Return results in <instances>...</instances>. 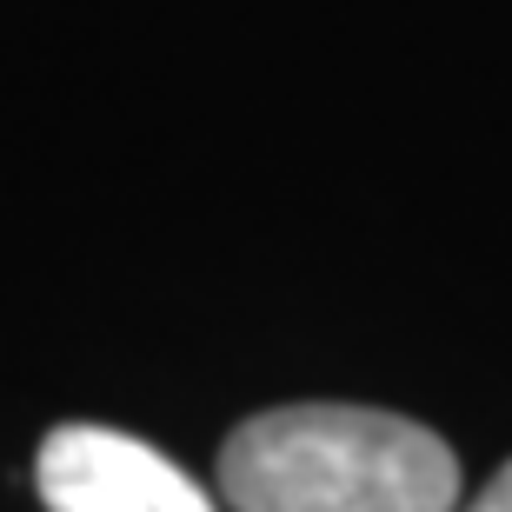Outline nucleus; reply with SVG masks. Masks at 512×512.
<instances>
[{
    "mask_svg": "<svg viewBox=\"0 0 512 512\" xmlns=\"http://www.w3.org/2000/svg\"><path fill=\"white\" fill-rule=\"evenodd\" d=\"M220 499L233 512H453L459 453L373 406H273L227 433Z\"/></svg>",
    "mask_w": 512,
    "mask_h": 512,
    "instance_id": "obj_1",
    "label": "nucleus"
},
{
    "mask_svg": "<svg viewBox=\"0 0 512 512\" xmlns=\"http://www.w3.org/2000/svg\"><path fill=\"white\" fill-rule=\"evenodd\" d=\"M459 512H512V459L486 479V493H479L473 506H459Z\"/></svg>",
    "mask_w": 512,
    "mask_h": 512,
    "instance_id": "obj_3",
    "label": "nucleus"
},
{
    "mask_svg": "<svg viewBox=\"0 0 512 512\" xmlns=\"http://www.w3.org/2000/svg\"><path fill=\"white\" fill-rule=\"evenodd\" d=\"M47 512H220L167 453L107 426H60L34 459Z\"/></svg>",
    "mask_w": 512,
    "mask_h": 512,
    "instance_id": "obj_2",
    "label": "nucleus"
}]
</instances>
